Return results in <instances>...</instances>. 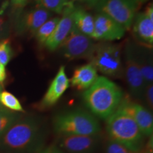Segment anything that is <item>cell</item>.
<instances>
[{
    "label": "cell",
    "mask_w": 153,
    "mask_h": 153,
    "mask_svg": "<svg viewBox=\"0 0 153 153\" xmlns=\"http://www.w3.org/2000/svg\"><path fill=\"white\" fill-rule=\"evenodd\" d=\"M106 153H140L133 152L123 145L110 140L106 145Z\"/></svg>",
    "instance_id": "cell-24"
},
{
    "label": "cell",
    "mask_w": 153,
    "mask_h": 153,
    "mask_svg": "<svg viewBox=\"0 0 153 153\" xmlns=\"http://www.w3.org/2000/svg\"><path fill=\"white\" fill-rule=\"evenodd\" d=\"M30 0H11V5L14 9H22L27 4Z\"/></svg>",
    "instance_id": "cell-27"
},
{
    "label": "cell",
    "mask_w": 153,
    "mask_h": 153,
    "mask_svg": "<svg viewBox=\"0 0 153 153\" xmlns=\"http://www.w3.org/2000/svg\"><path fill=\"white\" fill-rule=\"evenodd\" d=\"M37 8H42L45 10L62 14L63 10L71 1L69 0H35Z\"/></svg>",
    "instance_id": "cell-21"
},
{
    "label": "cell",
    "mask_w": 153,
    "mask_h": 153,
    "mask_svg": "<svg viewBox=\"0 0 153 153\" xmlns=\"http://www.w3.org/2000/svg\"><path fill=\"white\" fill-rule=\"evenodd\" d=\"M144 13L149 17V18L153 20V7L152 3L148 5V7H146V9H145Z\"/></svg>",
    "instance_id": "cell-29"
},
{
    "label": "cell",
    "mask_w": 153,
    "mask_h": 153,
    "mask_svg": "<svg viewBox=\"0 0 153 153\" xmlns=\"http://www.w3.org/2000/svg\"><path fill=\"white\" fill-rule=\"evenodd\" d=\"M51 16V13L49 11L36 7L26 12L22 17L19 21V29L22 31L35 33L36 30L48 20Z\"/></svg>",
    "instance_id": "cell-15"
},
{
    "label": "cell",
    "mask_w": 153,
    "mask_h": 153,
    "mask_svg": "<svg viewBox=\"0 0 153 153\" xmlns=\"http://www.w3.org/2000/svg\"><path fill=\"white\" fill-rule=\"evenodd\" d=\"M0 107H1V105H0Z\"/></svg>",
    "instance_id": "cell-35"
},
{
    "label": "cell",
    "mask_w": 153,
    "mask_h": 153,
    "mask_svg": "<svg viewBox=\"0 0 153 153\" xmlns=\"http://www.w3.org/2000/svg\"><path fill=\"white\" fill-rule=\"evenodd\" d=\"M95 7L99 13L107 15L128 30L133 26L137 5L133 0H101Z\"/></svg>",
    "instance_id": "cell-6"
},
{
    "label": "cell",
    "mask_w": 153,
    "mask_h": 153,
    "mask_svg": "<svg viewBox=\"0 0 153 153\" xmlns=\"http://www.w3.org/2000/svg\"><path fill=\"white\" fill-rule=\"evenodd\" d=\"M145 101L150 108H152L153 107V84L147 85L145 87L144 94Z\"/></svg>",
    "instance_id": "cell-25"
},
{
    "label": "cell",
    "mask_w": 153,
    "mask_h": 153,
    "mask_svg": "<svg viewBox=\"0 0 153 153\" xmlns=\"http://www.w3.org/2000/svg\"><path fill=\"white\" fill-rule=\"evenodd\" d=\"M74 8L75 7L71 1L63 10L62 16L60 18L52 35L45 43V45L49 51H54L58 48L70 33L73 26L72 13Z\"/></svg>",
    "instance_id": "cell-13"
},
{
    "label": "cell",
    "mask_w": 153,
    "mask_h": 153,
    "mask_svg": "<svg viewBox=\"0 0 153 153\" xmlns=\"http://www.w3.org/2000/svg\"><path fill=\"white\" fill-rule=\"evenodd\" d=\"M89 60L97 71L99 70L105 75L114 78L123 76L124 68L119 45L106 42L97 44Z\"/></svg>",
    "instance_id": "cell-5"
},
{
    "label": "cell",
    "mask_w": 153,
    "mask_h": 153,
    "mask_svg": "<svg viewBox=\"0 0 153 153\" xmlns=\"http://www.w3.org/2000/svg\"><path fill=\"white\" fill-rule=\"evenodd\" d=\"M2 91V87H1V85H0V92H1V91ZM1 105V104H0Z\"/></svg>",
    "instance_id": "cell-33"
},
{
    "label": "cell",
    "mask_w": 153,
    "mask_h": 153,
    "mask_svg": "<svg viewBox=\"0 0 153 153\" xmlns=\"http://www.w3.org/2000/svg\"><path fill=\"white\" fill-rule=\"evenodd\" d=\"M45 135L34 118L19 119L0 138V148L9 153H38L43 149Z\"/></svg>",
    "instance_id": "cell-1"
},
{
    "label": "cell",
    "mask_w": 153,
    "mask_h": 153,
    "mask_svg": "<svg viewBox=\"0 0 153 153\" xmlns=\"http://www.w3.org/2000/svg\"><path fill=\"white\" fill-rule=\"evenodd\" d=\"M13 56V51L9 38L0 42V63L6 66Z\"/></svg>",
    "instance_id": "cell-23"
},
{
    "label": "cell",
    "mask_w": 153,
    "mask_h": 153,
    "mask_svg": "<svg viewBox=\"0 0 153 153\" xmlns=\"http://www.w3.org/2000/svg\"><path fill=\"white\" fill-rule=\"evenodd\" d=\"M5 22H6L5 19L4 18V16H2V14H1V13H0V36L1 35V33H2V32L4 30Z\"/></svg>",
    "instance_id": "cell-30"
},
{
    "label": "cell",
    "mask_w": 153,
    "mask_h": 153,
    "mask_svg": "<svg viewBox=\"0 0 153 153\" xmlns=\"http://www.w3.org/2000/svg\"><path fill=\"white\" fill-rule=\"evenodd\" d=\"M59 20H60L59 17H55V18L48 19L36 30L35 35L40 43L45 45V42L51 37V36L54 31Z\"/></svg>",
    "instance_id": "cell-19"
},
{
    "label": "cell",
    "mask_w": 153,
    "mask_h": 153,
    "mask_svg": "<svg viewBox=\"0 0 153 153\" xmlns=\"http://www.w3.org/2000/svg\"><path fill=\"white\" fill-rule=\"evenodd\" d=\"M124 74L132 95L136 98H142L146 85L137 62L135 48L131 44L126 48Z\"/></svg>",
    "instance_id": "cell-8"
},
{
    "label": "cell",
    "mask_w": 153,
    "mask_h": 153,
    "mask_svg": "<svg viewBox=\"0 0 153 153\" xmlns=\"http://www.w3.org/2000/svg\"><path fill=\"white\" fill-rule=\"evenodd\" d=\"M97 44L92 38L81 33L75 26H72L70 33L58 48L63 56L68 60L89 59L90 60Z\"/></svg>",
    "instance_id": "cell-7"
},
{
    "label": "cell",
    "mask_w": 153,
    "mask_h": 153,
    "mask_svg": "<svg viewBox=\"0 0 153 153\" xmlns=\"http://www.w3.org/2000/svg\"><path fill=\"white\" fill-rule=\"evenodd\" d=\"M53 129L60 135H95L101 131L98 119L92 114L76 110L57 115L53 120Z\"/></svg>",
    "instance_id": "cell-4"
},
{
    "label": "cell",
    "mask_w": 153,
    "mask_h": 153,
    "mask_svg": "<svg viewBox=\"0 0 153 153\" xmlns=\"http://www.w3.org/2000/svg\"><path fill=\"white\" fill-rule=\"evenodd\" d=\"M125 33V28L107 15L98 13L94 17L92 39L102 41H118L123 37Z\"/></svg>",
    "instance_id": "cell-10"
},
{
    "label": "cell",
    "mask_w": 153,
    "mask_h": 153,
    "mask_svg": "<svg viewBox=\"0 0 153 153\" xmlns=\"http://www.w3.org/2000/svg\"><path fill=\"white\" fill-rule=\"evenodd\" d=\"M106 131L110 140L133 152H140L144 135L131 116L118 108L106 119Z\"/></svg>",
    "instance_id": "cell-3"
},
{
    "label": "cell",
    "mask_w": 153,
    "mask_h": 153,
    "mask_svg": "<svg viewBox=\"0 0 153 153\" xmlns=\"http://www.w3.org/2000/svg\"><path fill=\"white\" fill-rule=\"evenodd\" d=\"M84 1L87 2V4H89V6H91V7H95L96 4L100 1L101 0H84Z\"/></svg>",
    "instance_id": "cell-31"
},
{
    "label": "cell",
    "mask_w": 153,
    "mask_h": 153,
    "mask_svg": "<svg viewBox=\"0 0 153 153\" xmlns=\"http://www.w3.org/2000/svg\"><path fill=\"white\" fill-rule=\"evenodd\" d=\"M118 108L133 118L144 136H152L153 117L152 113L148 108L127 99H123Z\"/></svg>",
    "instance_id": "cell-11"
},
{
    "label": "cell",
    "mask_w": 153,
    "mask_h": 153,
    "mask_svg": "<svg viewBox=\"0 0 153 153\" xmlns=\"http://www.w3.org/2000/svg\"><path fill=\"white\" fill-rule=\"evenodd\" d=\"M99 135H60L58 148L69 153H93L100 142Z\"/></svg>",
    "instance_id": "cell-9"
},
{
    "label": "cell",
    "mask_w": 153,
    "mask_h": 153,
    "mask_svg": "<svg viewBox=\"0 0 153 153\" xmlns=\"http://www.w3.org/2000/svg\"><path fill=\"white\" fill-rule=\"evenodd\" d=\"M19 119V116L3 106L0 107V138L15 122Z\"/></svg>",
    "instance_id": "cell-22"
},
{
    "label": "cell",
    "mask_w": 153,
    "mask_h": 153,
    "mask_svg": "<svg viewBox=\"0 0 153 153\" xmlns=\"http://www.w3.org/2000/svg\"><path fill=\"white\" fill-rule=\"evenodd\" d=\"M0 104L4 108L11 111L25 112L19 99L7 91H1L0 92Z\"/></svg>",
    "instance_id": "cell-20"
},
{
    "label": "cell",
    "mask_w": 153,
    "mask_h": 153,
    "mask_svg": "<svg viewBox=\"0 0 153 153\" xmlns=\"http://www.w3.org/2000/svg\"><path fill=\"white\" fill-rule=\"evenodd\" d=\"M98 76L97 70L89 62L76 68L70 82L78 90L85 91L94 83Z\"/></svg>",
    "instance_id": "cell-14"
},
{
    "label": "cell",
    "mask_w": 153,
    "mask_h": 153,
    "mask_svg": "<svg viewBox=\"0 0 153 153\" xmlns=\"http://www.w3.org/2000/svg\"><path fill=\"white\" fill-rule=\"evenodd\" d=\"M79 1V0H72V1Z\"/></svg>",
    "instance_id": "cell-34"
},
{
    "label": "cell",
    "mask_w": 153,
    "mask_h": 153,
    "mask_svg": "<svg viewBox=\"0 0 153 153\" xmlns=\"http://www.w3.org/2000/svg\"><path fill=\"white\" fill-rule=\"evenodd\" d=\"M38 153H65V152L57 146H50L46 148H43Z\"/></svg>",
    "instance_id": "cell-26"
},
{
    "label": "cell",
    "mask_w": 153,
    "mask_h": 153,
    "mask_svg": "<svg viewBox=\"0 0 153 153\" xmlns=\"http://www.w3.org/2000/svg\"><path fill=\"white\" fill-rule=\"evenodd\" d=\"M121 89L104 76H99L83 93L86 106L96 116L106 120L118 109L123 100Z\"/></svg>",
    "instance_id": "cell-2"
},
{
    "label": "cell",
    "mask_w": 153,
    "mask_h": 153,
    "mask_svg": "<svg viewBox=\"0 0 153 153\" xmlns=\"http://www.w3.org/2000/svg\"><path fill=\"white\" fill-rule=\"evenodd\" d=\"M133 1L135 4H136L137 5H138V4H143L144 2H146V1H149V0H133Z\"/></svg>",
    "instance_id": "cell-32"
},
{
    "label": "cell",
    "mask_w": 153,
    "mask_h": 153,
    "mask_svg": "<svg viewBox=\"0 0 153 153\" xmlns=\"http://www.w3.org/2000/svg\"><path fill=\"white\" fill-rule=\"evenodd\" d=\"M73 25L85 35L91 38L94 30V17L82 9L74 8L73 13Z\"/></svg>",
    "instance_id": "cell-17"
},
{
    "label": "cell",
    "mask_w": 153,
    "mask_h": 153,
    "mask_svg": "<svg viewBox=\"0 0 153 153\" xmlns=\"http://www.w3.org/2000/svg\"><path fill=\"white\" fill-rule=\"evenodd\" d=\"M133 30L135 35L145 46L150 48L153 44V20L144 12L135 15L133 21Z\"/></svg>",
    "instance_id": "cell-16"
},
{
    "label": "cell",
    "mask_w": 153,
    "mask_h": 153,
    "mask_svg": "<svg viewBox=\"0 0 153 153\" xmlns=\"http://www.w3.org/2000/svg\"><path fill=\"white\" fill-rule=\"evenodd\" d=\"M7 78V72H6L5 66L0 63V85L4 82Z\"/></svg>",
    "instance_id": "cell-28"
},
{
    "label": "cell",
    "mask_w": 153,
    "mask_h": 153,
    "mask_svg": "<svg viewBox=\"0 0 153 153\" xmlns=\"http://www.w3.org/2000/svg\"><path fill=\"white\" fill-rule=\"evenodd\" d=\"M137 60L145 85L153 84V65L152 55L148 51L135 48Z\"/></svg>",
    "instance_id": "cell-18"
},
{
    "label": "cell",
    "mask_w": 153,
    "mask_h": 153,
    "mask_svg": "<svg viewBox=\"0 0 153 153\" xmlns=\"http://www.w3.org/2000/svg\"><path fill=\"white\" fill-rule=\"evenodd\" d=\"M70 85V79L65 73L64 66L59 68L57 73L52 80L43 99L38 103V108L45 110L56 104Z\"/></svg>",
    "instance_id": "cell-12"
}]
</instances>
